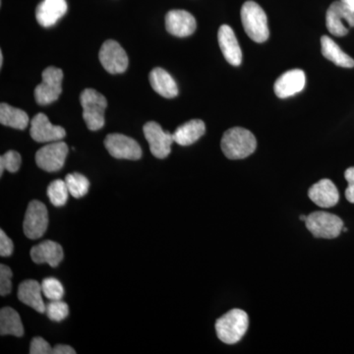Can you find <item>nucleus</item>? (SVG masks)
<instances>
[{
  "label": "nucleus",
  "instance_id": "obj_36",
  "mask_svg": "<svg viewBox=\"0 0 354 354\" xmlns=\"http://www.w3.org/2000/svg\"><path fill=\"white\" fill-rule=\"evenodd\" d=\"M341 1L354 12V0H341Z\"/></svg>",
  "mask_w": 354,
  "mask_h": 354
},
{
  "label": "nucleus",
  "instance_id": "obj_34",
  "mask_svg": "<svg viewBox=\"0 0 354 354\" xmlns=\"http://www.w3.org/2000/svg\"><path fill=\"white\" fill-rule=\"evenodd\" d=\"M344 177L348 183L346 190V198L349 203L354 204V167L346 169L344 172Z\"/></svg>",
  "mask_w": 354,
  "mask_h": 354
},
{
  "label": "nucleus",
  "instance_id": "obj_14",
  "mask_svg": "<svg viewBox=\"0 0 354 354\" xmlns=\"http://www.w3.org/2000/svg\"><path fill=\"white\" fill-rule=\"evenodd\" d=\"M305 84H306V77L304 70H290L277 79L274 85V94L279 99L292 97L304 90Z\"/></svg>",
  "mask_w": 354,
  "mask_h": 354
},
{
  "label": "nucleus",
  "instance_id": "obj_13",
  "mask_svg": "<svg viewBox=\"0 0 354 354\" xmlns=\"http://www.w3.org/2000/svg\"><path fill=\"white\" fill-rule=\"evenodd\" d=\"M30 134L39 143H51L64 139L66 131L64 127L53 125L46 114L38 113L31 120Z\"/></svg>",
  "mask_w": 354,
  "mask_h": 354
},
{
  "label": "nucleus",
  "instance_id": "obj_21",
  "mask_svg": "<svg viewBox=\"0 0 354 354\" xmlns=\"http://www.w3.org/2000/svg\"><path fill=\"white\" fill-rule=\"evenodd\" d=\"M150 83L155 92L167 99H172L178 95V87L176 80L169 72L160 67L151 71Z\"/></svg>",
  "mask_w": 354,
  "mask_h": 354
},
{
  "label": "nucleus",
  "instance_id": "obj_18",
  "mask_svg": "<svg viewBox=\"0 0 354 354\" xmlns=\"http://www.w3.org/2000/svg\"><path fill=\"white\" fill-rule=\"evenodd\" d=\"M67 12L66 0H43L36 9L39 24L44 28L57 24Z\"/></svg>",
  "mask_w": 354,
  "mask_h": 354
},
{
  "label": "nucleus",
  "instance_id": "obj_29",
  "mask_svg": "<svg viewBox=\"0 0 354 354\" xmlns=\"http://www.w3.org/2000/svg\"><path fill=\"white\" fill-rule=\"evenodd\" d=\"M46 313L51 321L60 322L69 315V307L62 300H50L46 306Z\"/></svg>",
  "mask_w": 354,
  "mask_h": 354
},
{
  "label": "nucleus",
  "instance_id": "obj_30",
  "mask_svg": "<svg viewBox=\"0 0 354 354\" xmlns=\"http://www.w3.org/2000/svg\"><path fill=\"white\" fill-rule=\"evenodd\" d=\"M22 158L19 153L16 151H8V152L0 157V176L3 174L4 171L16 172L20 169Z\"/></svg>",
  "mask_w": 354,
  "mask_h": 354
},
{
  "label": "nucleus",
  "instance_id": "obj_38",
  "mask_svg": "<svg viewBox=\"0 0 354 354\" xmlns=\"http://www.w3.org/2000/svg\"><path fill=\"white\" fill-rule=\"evenodd\" d=\"M300 220L304 221H306L307 216H300Z\"/></svg>",
  "mask_w": 354,
  "mask_h": 354
},
{
  "label": "nucleus",
  "instance_id": "obj_6",
  "mask_svg": "<svg viewBox=\"0 0 354 354\" xmlns=\"http://www.w3.org/2000/svg\"><path fill=\"white\" fill-rule=\"evenodd\" d=\"M43 82L35 88V99L41 106L57 101L62 92L64 71L57 67H48L41 74Z\"/></svg>",
  "mask_w": 354,
  "mask_h": 354
},
{
  "label": "nucleus",
  "instance_id": "obj_23",
  "mask_svg": "<svg viewBox=\"0 0 354 354\" xmlns=\"http://www.w3.org/2000/svg\"><path fill=\"white\" fill-rule=\"evenodd\" d=\"M321 46H322L324 57L329 59L330 62H334L337 66L344 67V68L354 67L353 58L344 53L330 37L323 36L321 39Z\"/></svg>",
  "mask_w": 354,
  "mask_h": 354
},
{
  "label": "nucleus",
  "instance_id": "obj_27",
  "mask_svg": "<svg viewBox=\"0 0 354 354\" xmlns=\"http://www.w3.org/2000/svg\"><path fill=\"white\" fill-rule=\"evenodd\" d=\"M69 190L65 180L57 179L48 185V196L50 198L51 204L55 207L64 206L68 200Z\"/></svg>",
  "mask_w": 354,
  "mask_h": 354
},
{
  "label": "nucleus",
  "instance_id": "obj_35",
  "mask_svg": "<svg viewBox=\"0 0 354 354\" xmlns=\"http://www.w3.org/2000/svg\"><path fill=\"white\" fill-rule=\"evenodd\" d=\"M53 354H75L76 351L71 346H65V344H57L51 351Z\"/></svg>",
  "mask_w": 354,
  "mask_h": 354
},
{
  "label": "nucleus",
  "instance_id": "obj_8",
  "mask_svg": "<svg viewBox=\"0 0 354 354\" xmlns=\"http://www.w3.org/2000/svg\"><path fill=\"white\" fill-rule=\"evenodd\" d=\"M68 155V146L62 141L51 142L39 149L36 153V162L39 169L48 172L60 171Z\"/></svg>",
  "mask_w": 354,
  "mask_h": 354
},
{
  "label": "nucleus",
  "instance_id": "obj_22",
  "mask_svg": "<svg viewBox=\"0 0 354 354\" xmlns=\"http://www.w3.org/2000/svg\"><path fill=\"white\" fill-rule=\"evenodd\" d=\"M206 132V125L200 120H192L180 125L174 133V140L180 146H190Z\"/></svg>",
  "mask_w": 354,
  "mask_h": 354
},
{
  "label": "nucleus",
  "instance_id": "obj_7",
  "mask_svg": "<svg viewBox=\"0 0 354 354\" xmlns=\"http://www.w3.org/2000/svg\"><path fill=\"white\" fill-rule=\"evenodd\" d=\"M48 213L44 203L34 200L30 203L25 214L23 230L28 239H39L48 230Z\"/></svg>",
  "mask_w": 354,
  "mask_h": 354
},
{
  "label": "nucleus",
  "instance_id": "obj_37",
  "mask_svg": "<svg viewBox=\"0 0 354 354\" xmlns=\"http://www.w3.org/2000/svg\"><path fill=\"white\" fill-rule=\"evenodd\" d=\"M2 64H3V55L0 53V66H2Z\"/></svg>",
  "mask_w": 354,
  "mask_h": 354
},
{
  "label": "nucleus",
  "instance_id": "obj_9",
  "mask_svg": "<svg viewBox=\"0 0 354 354\" xmlns=\"http://www.w3.org/2000/svg\"><path fill=\"white\" fill-rule=\"evenodd\" d=\"M99 58L104 68L111 74L123 73L127 71L129 64L127 51L113 39L102 44Z\"/></svg>",
  "mask_w": 354,
  "mask_h": 354
},
{
  "label": "nucleus",
  "instance_id": "obj_25",
  "mask_svg": "<svg viewBox=\"0 0 354 354\" xmlns=\"http://www.w3.org/2000/svg\"><path fill=\"white\" fill-rule=\"evenodd\" d=\"M29 116L22 109L13 108L8 104H0V123L6 127L24 130L29 124Z\"/></svg>",
  "mask_w": 354,
  "mask_h": 354
},
{
  "label": "nucleus",
  "instance_id": "obj_2",
  "mask_svg": "<svg viewBox=\"0 0 354 354\" xmlns=\"http://www.w3.org/2000/svg\"><path fill=\"white\" fill-rule=\"evenodd\" d=\"M248 327L249 317L241 309L230 310L216 322V335L221 342L227 344H234L241 341Z\"/></svg>",
  "mask_w": 354,
  "mask_h": 354
},
{
  "label": "nucleus",
  "instance_id": "obj_10",
  "mask_svg": "<svg viewBox=\"0 0 354 354\" xmlns=\"http://www.w3.org/2000/svg\"><path fill=\"white\" fill-rule=\"evenodd\" d=\"M328 31L335 37H344L348 32L349 27H354V12L344 3L333 2L326 15Z\"/></svg>",
  "mask_w": 354,
  "mask_h": 354
},
{
  "label": "nucleus",
  "instance_id": "obj_32",
  "mask_svg": "<svg viewBox=\"0 0 354 354\" xmlns=\"http://www.w3.org/2000/svg\"><path fill=\"white\" fill-rule=\"evenodd\" d=\"M53 348H50V344L44 339L43 337H34L30 346V353L31 354H48L51 353Z\"/></svg>",
  "mask_w": 354,
  "mask_h": 354
},
{
  "label": "nucleus",
  "instance_id": "obj_19",
  "mask_svg": "<svg viewBox=\"0 0 354 354\" xmlns=\"http://www.w3.org/2000/svg\"><path fill=\"white\" fill-rule=\"evenodd\" d=\"M31 258L37 264H48L55 268L64 259V250L57 242L46 241L32 247Z\"/></svg>",
  "mask_w": 354,
  "mask_h": 354
},
{
  "label": "nucleus",
  "instance_id": "obj_28",
  "mask_svg": "<svg viewBox=\"0 0 354 354\" xmlns=\"http://www.w3.org/2000/svg\"><path fill=\"white\" fill-rule=\"evenodd\" d=\"M41 290L44 297L50 300H62L64 295V286L55 278L44 279L41 283Z\"/></svg>",
  "mask_w": 354,
  "mask_h": 354
},
{
  "label": "nucleus",
  "instance_id": "obj_15",
  "mask_svg": "<svg viewBox=\"0 0 354 354\" xmlns=\"http://www.w3.org/2000/svg\"><path fill=\"white\" fill-rule=\"evenodd\" d=\"M196 27L194 16L188 11L171 10L165 16L167 31L178 38L191 36Z\"/></svg>",
  "mask_w": 354,
  "mask_h": 354
},
{
  "label": "nucleus",
  "instance_id": "obj_4",
  "mask_svg": "<svg viewBox=\"0 0 354 354\" xmlns=\"http://www.w3.org/2000/svg\"><path fill=\"white\" fill-rule=\"evenodd\" d=\"M83 118L91 131L102 129L104 125V111L108 106L106 97L94 88H85L80 95Z\"/></svg>",
  "mask_w": 354,
  "mask_h": 354
},
{
  "label": "nucleus",
  "instance_id": "obj_11",
  "mask_svg": "<svg viewBox=\"0 0 354 354\" xmlns=\"http://www.w3.org/2000/svg\"><path fill=\"white\" fill-rule=\"evenodd\" d=\"M143 131L153 156L158 158H165L171 153V145L174 142V134L165 131L155 121L147 122Z\"/></svg>",
  "mask_w": 354,
  "mask_h": 354
},
{
  "label": "nucleus",
  "instance_id": "obj_5",
  "mask_svg": "<svg viewBox=\"0 0 354 354\" xmlns=\"http://www.w3.org/2000/svg\"><path fill=\"white\" fill-rule=\"evenodd\" d=\"M305 225L314 236L326 239L339 236L344 228L342 218L327 212H314L310 214Z\"/></svg>",
  "mask_w": 354,
  "mask_h": 354
},
{
  "label": "nucleus",
  "instance_id": "obj_3",
  "mask_svg": "<svg viewBox=\"0 0 354 354\" xmlns=\"http://www.w3.org/2000/svg\"><path fill=\"white\" fill-rule=\"evenodd\" d=\"M241 22L247 36L256 43H264L269 39L267 15L256 2L246 1L241 7Z\"/></svg>",
  "mask_w": 354,
  "mask_h": 354
},
{
  "label": "nucleus",
  "instance_id": "obj_31",
  "mask_svg": "<svg viewBox=\"0 0 354 354\" xmlns=\"http://www.w3.org/2000/svg\"><path fill=\"white\" fill-rule=\"evenodd\" d=\"M12 271L6 265H0V295L6 297L12 290Z\"/></svg>",
  "mask_w": 354,
  "mask_h": 354
},
{
  "label": "nucleus",
  "instance_id": "obj_26",
  "mask_svg": "<svg viewBox=\"0 0 354 354\" xmlns=\"http://www.w3.org/2000/svg\"><path fill=\"white\" fill-rule=\"evenodd\" d=\"M65 183L68 187L70 195L76 199L85 196L90 188V181L88 180L87 177L78 172L67 174L65 177Z\"/></svg>",
  "mask_w": 354,
  "mask_h": 354
},
{
  "label": "nucleus",
  "instance_id": "obj_17",
  "mask_svg": "<svg viewBox=\"0 0 354 354\" xmlns=\"http://www.w3.org/2000/svg\"><path fill=\"white\" fill-rule=\"evenodd\" d=\"M218 44L228 64L239 66L242 62V51L234 30L228 25L221 26L218 34Z\"/></svg>",
  "mask_w": 354,
  "mask_h": 354
},
{
  "label": "nucleus",
  "instance_id": "obj_33",
  "mask_svg": "<svg viewBox=\"0 0 354 354\" xmlns=\"http://www.w3.org/2000/svg\"><path fill=\"white\" fill-rule=\"evenodd\" d=\"M14 244L12 241L7 236L3 230H0V256L8 257L12 255Z\"/></svg>",
  "mask_w": 354,
  "mask_h": 354
},
{
  "label": "nucleus",
  "instance_id": "obj_12",
  "mask_svg": "<svg viewBox=\"0 0 354 354\" xmlns=\"http://www.w3.org/2000/svg\"><path fill=\"white\" fill-rule=\"evenodd\" d=\"M104 147L113 158L137 160L142 157V149L134 139L123 134H109L104 140Z\"/></svg>",
  "mask_w": 354,
  "mask_h": 354
},
{
  "label": "nucleus",
  "instance_id": "obj_16",
  "mask_svg": "<svg viewBox=\"0 0 354 354\" xmlns=\"http://www.w3.org/2000/svg\"><path fill=\"white\" fill-rule=\"evenodd\" d=\"M311 201L321 208H332L339 203V193L330 179H321L312 185L308 191Z\"/></svg>",
  "mask_w": 354,
  "mask_h": 354
},
{
  "label": "nucleus",
  "instance_id": "obj_20",
  "mask_svg": "<svg viewBox=\"0 0 354 354\" xmlns=\"http://www.w3.org/2000/svg\"><path fill=\"white\" fill-rule=\"evenodd\" d=\"M41 285L34 279H27L20 283L18 288V298L21 302L36 310L39 313H46V306L43 299Z\"/></svg>",
  "mask_w": 354,
  "mask_h": 354
},
{
  "label": "nucleus",
  "instance_id": "obj_24",
  "mask_svg": "<svg viewBox=\"0 0 354 354\" xmlns=\"http://www.w3.org/2000/svg\"><path fill=\"white\" fill-rule=\"evenodd\" d=\"M0 334L22 337L24 327L18 312L11 307H4L0 311Z\"/></svg>",
  "mask_w": 354,
  "mask_h": 354
},
{
  "label": "nucleus",
  "instance_id": "obj_1",
  "mask_svg": "<svg viewBox=\"0 0 354 354\" xmlns=\"http://www.w3.org/2000/svg\"><path fill=\"white\" fill-rule=\"evenodd\" d=\"M221 146L230 160H242L255 152L257 141L253 133L245 128L234 127L225 132Z\"/></svg>",
  "mask_w": 354,
  "mask_h": 354
}]
</instances>
